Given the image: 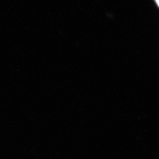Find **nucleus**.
<instances>
[{"label": "nucleus", "instance_id": "obj_1", "mask_svg": "<svg viewBox=\"0 0 159 159\" xmlns=\"http://www.w3.org/2000/svg\"><path fill=\"white\" fill-rule=\"evenodd\" d=\"M158 6L159 7V0H155Z\"/></svg>", "mask_w": 159, "mask_h": 159}]
</instances>
